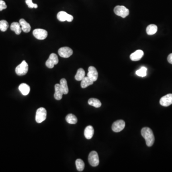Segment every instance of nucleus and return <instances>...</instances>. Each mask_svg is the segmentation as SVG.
<instances>
[{
    "label": "nucleus",
    "mask_w": 172,
    "mask_h": 172,
    "mask_svg": "<svg viewBox=\"0 0 172 172\" xmlns=\"http://www.w3.org/2000/svg\"><path fill=\"white\" fill-rule=\"evenodd\" d=\"M60 85L61 87V90L62 91L64 94H68L69 91L68 86L67 84V81L65 78H62L60 81Z\"/></svg>",
    "instance_id": "nucleus-19"
},
{
    "label": "nucleus",
    "mask_w": 172,
    "mask_h": 172,
    "mask_svg": "<svg viewBox=\"0 0 172 172\" xmlns=\"http://www.w3.org/2000/svg\"><path fill=\"white\" fill-rule=\"evenodd\" d=\"M88 160L92 167H96L99 165L100 160L98 153L94 150L91 151L88 155Z\"/></svg>",
    "instance_id": "nucleus-5"
},
{
    "label": "nucleus",
    "mask_w": 172,
    "mask_h": 172,
    "mask_svg": "<svg viewBox=\"0 0 172 172\" xmlns=\"http://www.w3.org/2000/svg\"><path fill=\"white\" fill-rule=\"evenodd\" d=\"M7 5L6 3L3 0H0V11L3 10L4 9L7 8Z\"/></svg>",
    "instance_id": "nucleus-29"
},
{
    "label": "nucleus",
    "mask_w": 172,
    "mask_h": 172,
    "mask_svg": "<svg viewBox=\"0 0 172 172\" xmlns=\"http://www.w3.org/2000/svg\"><path fill=\"white\" fill-rule=\"evenodd\" d=\"M160 104L164 107H168L172 104V94H168L161 98Z\"/></svg>",
    "instance_id": "nucleus-12"
},
{
    "label": "nucleus",
    "mask_w": 172,
    "mask_h": 172,
    "mask_svg": "<svg viewBox=\"0 0 172 172\" xmlns=\"http://www.w3.org/2000/svg\"><path fill=\"white\" fill-rule=\"evenodd\" d=\"M85 77V72L84 69L81 68L78 70L75 76V78L76 81H81L83 78Z\"/></svg>",
    "instance_id": "nucleus-23"
},
{
    "label": "nucleus",
    "mask_w": 172,
    "mask_h": 172,
    "mask_svg": "<svg viewBox=\"0 0 172 172\" xmlns=\"http://www.w3.org/2000/svg\"><path fill=\"white\" fill-rule=\"evenodd\" d=\"M141 134L144 138L147 146L150 147L154 144L155 139L154 133L150 128L149 127L143 128L141 130Z\"/></svg>",
    "instance_id": "nucleus-1"
},
{
    "label": "nucleus",
    "mask_w": 172,
    "mask_h": 172,
    "mask_svg": "<svg viewBox=\"0 0 172 172\" xmlns=\"http://www.w3.org/2000/svg\"><path fill=\"white\" fill-rule=\"evenodd\" d=\"M94 134V128L92 126H88L85 128L84 131V136L87 139L90 140L93 137Z\"/></svg>",
    "instance_id": "nucleus-15"
},
{
    "label": "nucleus",
    "mask_w": 172,
    "mask_h": 172,
    "mask_svg": "<svg viewBox=\"0 0 172 172\" xmlns=\"http://www.w3.org/2000/svg\"><path fill=\"white\" fill-rule=\"evenodd\" d=\"M93 82H94L91 81L88 77H85L81 81V87L83 88H86L88 86L92 85L93 84Z\"/></svg>",
    "instance_id": "nucleus-21"
},
{
    "label": "nucleus",
    "mask_w": 172,
    "mask_h": 172,
    "mask_svg": "<svg viewBox=\"0 0 172 172\" xmlns=\"http://www.w3.org/2000/svg\"><path fill=\"white\" fill-rule=\"evenodd\" d=\"M58 63V58L56 54L52 53L49 57L46 62L45 65L48 68H53L55 65L57 64Z\"/></svg>",
    "instance_id": "nucleus-6"
},
{
    "label": "nucleus",
    "mask_w": 172,
    "mask_h": 172,
    "mask_svg": "<svg viewBox=\"0 0 172 172\" xmlns=\"http://www.w3.org/2000/svg\"><path fill=\"white\" fill-rule=\"evenodd\" d=\"M55 92L54 94L55 99L58 101L61 100L64 94L62 91L61 90L60 84H56L55 86Z\"/></svg>",
    "instance_id": "nucleus-14"
},
{
    "label": "nucleus",
    "mask_w": 172,
    "mask_h": 172,
    "mask_svg": "<svg viewBox=\"0 0 172 172\" xmlns=\"http://www.w3.org/2000/svg\"><path fill=\"white\" fill-rule=\"evenodd\" d=\"M19 90L20 91L22 94L26 96L29 93L30 91V88L29 86L25 83H22L19 86Z\"/></svg>",
    "instance_id": "nucleus-17"
},
{
    "label": "nucleus",
    "mask_w": 172,
    "mask_h": 172,
    "mask_svg": "<svg viewBox=\"0 0 172 172\" xmlns=\"http://www.w3.org/2000/svg\"><path fill=\"white\" fill-rule=\"evenodd\" d=\"M10 29L12 31H13L16 35H20L21 33L22 30L20 24L17 22H14L11 24Z\"/></svg>",
    "instance_id": "nucleus-18"
},
{
    "label": "nucleus",
    "mask_w": 172,
    "mask_h": 172,
    "mask_svg": "<svg viewBox=\"0 0 172 172\" xmlns=\"http://www.w3.org/2000/svg\"><path fill=\"white\" fill-rule=\"evenodd\" d=\"M144 53L142 50H137L130 55V59L132 61H137L140 60L143 56Z\"/></svg>",
    "instance_id": "nucleus-13"
},
{
    "label": "nucleus",
    "mask_w": 172,
    "mask_h": 172,
    "mask_svg": "<svg viewBox=\"0 0 172 172\" xmlns=\"http://www.w3.org/2000/svg\"><path fill=\"white\" fill-rule=\"evenodd\" d=\"M157 26L154 24H152L147 26L146 28V33L147 35H153L155 34L157 31Z\"/></svg>",
    "instance_id": "nucleus-20"
},
{
    "label": "nucleus",
    "mask_w": 172,
    "mask_h": 172,
    "mask_svg": "<svg viewBox=\"0 0 172 172\" xmlns=\"http://www.w3.org/2000/svg\"><path fill=\"white\" fill-rule=\"evenodd\" d=\"M47 118V111L44 108H40L36 111L35 115V121L36 122L40 124L44 121Z\"/></svg>",
    "instance_id": "nucleus-3"
},
{
    "label": "nucleus",
    "mask_w": 172,
    "mask_h": 172,
    "mask_svg": "<svg viewBox=\"0 0 172 172\" xmlns=\"http://www.w3.org/2000/svg\"><path fill=\"white\" fill-rule=\"evenodd\" d=\"M76 167L78 171L79 172H82L84 170L85 168V164L82 160L81 159H78L76 161Z\"/></svg>",
    "instance_id": "nucleus-25"
},
{
    "label": "nucleus",
    "mask_w": 172,
    "mask_h": 172,
    "mask_svg": "<svg viewBox=\"0 0 172 172\" xmlns=\"http://www.w3.org/2000/svg\"><path fill=\"white\" fill-rule=\"evenodd\" d=\"M33 34L38 39L44 40L47 38L48 33L45 30L43 29H35L33 31Z\"/></svg>",
    "instance_id": "nucleus-7"
},
{
    "label": "nucleus",
    "mask_w": 172,
    "mask_h": 172,
    "mask_svg": "<svg viewBox=\"0 0 172 172\" xmlns=\"http://www.w3.org/2000/svg\"><path fill=\"white\" fill-rule=\"evenodd\" d=\"M88 103L90 105L97 108L101 107V103L100 100L96 99V98H91L89 99L88 101Z\"/></svg>",
    "instance_id": "nucleus-24"
},
{
    "label": "nucleus",
    "mask_w": 172,
    "mask_h": 172,
    "mask_svg": "<svg viewBox=\"0 0 172 172\" xmlns=\"http://www.w3.org/2000/svg\"><path fill=\"white\" fill-rule=\"evenodd\" d=\"M167 60L169 63L172 64V53L169 55V56H168Z\"/></svg>",
    "instance_id": "nucleus-30"
},
{
    "label": "nucleus",
    "mask_w": 172,
    "mask_h": 172,
    "mask_svg": "<svg viewBox=\"0 0 172 172\" xmlns=\"http://www.w3.org/2000/svg\"><path fill=\"white\" fill-rule=\"evenodd\" d=\"M125 126V122L124 121L120 120L115 121L112 125V130L115 133H119L124 130Z\"/></svg>",
    "instance_id": "nucleus-10"
},
{
    "label": "nucleus",
    "mask_w": 172,
    "mask_h": 172,
    "mask_svg": "<svg viewBox=\"0 0 172 172\" xmlns=\"http://www.w3.org/2000/svg\"><path fill=\"white\" fill-rule=\"evenodd\" d=\"M88 71L87 77L93 82L96 81L98 78V72L96 68L93 66H91L88 68Z\"/></svg>",
    "instance_id": "nucleus-11"
},
{
    "label": "nucleus",
    "mask_w": 172,
    "mask_h": 172,
    "mask_svg": "<svg viewBox=\"0 0 172 172\" xmlns=\"http://www.w3.org/2000/svg\"><path fill=\"white\" fill-rule=\"evenodd\" d=\"M146 72H147V68L145 67H143L140 69L136 71V74L139 77H144L146 76Z\"/></svg>",
    "instance_id": "nucleus-27"
},
{
    "label": "nucleus",
    "mask_w": 172,
    "mask_h": 172,
    "mask_svg": "<svg viewBox=\"0 0 172 172\" xmlns=\"http://www.w3.org/2000/svg\"><path fill=\"white\" fill-rule=\"evenodd\" d=\"M66 120L68 123L71 124H75L78 122L77 118L73 114H69L68 115L66 116Z\"/></svg>",
    "instance_id": "nucleus-22"
},
{
    "label": "nucleus",
    "mask_w": 172,
    "mask_h": 172,
    "mask_svg": "<svg viewBox=\"0 0 172 172\" xmlns=\"http://www.w3.org/2000/svg\"><path fill=\"white\" fill-rule=\"evenodd\" d=\"M28 71V64L25 60L22 62L20 64L17 66L15 68V72L18 76L26 75Z\"/></svg>",
    "instance_id": "nucleus-2"
},
{
    "label": "nucleus",
    "mask_w": 172,
    "mask_h": 172,
    "mask_svg": "<svg viewBox=\"0 0 172 172\" xmlns=\"http://www.w3.org/2000/svg\"><path fill=\"white\" fill-rule=\"evenodd\" d=\"M9 27L8 22L5 20L0 21V30L2 32H5L7 30Z\"/></svg>",
    "instance_id": "nucleus-26"
},
{
    "label": "nucleus",
    "mask_w": 172,
    "mask_h": 172,
    "mask_svg": "<svg viewBox=\"0 0 172 172\" xmlns=\"http://www.w3.org/2000/svg\"><path fill=\"white\" fill-rule=\"evenodd\" d=\"M19 24H20L22 30L23 32L25 33H29L30 31L31 28L30 25L24 19H21L19 21Z\"/></svg>",
    "instance_id": "nucleus-16"
},
{
    "label": "nucleus",
    "mask_w": 172,
    "mask_h": 172,
    "mask_svg": "<svg viewBox=\"0 0 172 172\" xmlns=\"http://www.w3.org/2000/svg\"><path fill=\"white\" fill-rule=\"evenodd\" d=\"M57 18L59 21L64 22L66 21L71 22L73 20V16L66 13V12H59L57 15Z\"/></svg>",
    "instance_id": "nucleus-9"
},
{
    "label": "nucleus",
    "mask_w": 172,
    "mask_h": 172,
    "mask_svg": "<svg viewBox=\"0 0 172 172\" xmlns=\"http://www.w3.org/2000/svg\"><path fill=\"white\" fill-rule=\"evenodd\" d=\"M58 53L61 58H68L72 55L73 51L68 47H62L59 49Z\"/></svg>",
    "instance_id": "nucleus-8"
},
{
    "label": "nucleus",
    "mask_w": 172,
    "mask_h": 172,
    "mask_svg": "<svg viewBox=\"0 0 172 172\" xmlns=\"http://www.w3.org/2000/svg\"><path fill=\"white\" fill-rule=\"evenodd\" d=\"M114 12L117 15L123 18H125L129 15V9L124 6H117L114 9Z\"/></svg>",
    "instance_id": "nucleus-4"
},
{
    "label": "nucleus",
    "mask_w": 172,
    "mask_h": 172,
    "mask_svg": "<svg viewBox=\"0 0 172 172\" xmlns=\"http://www.w3.org/2000/svg\"><path fill=\"white\" fill-rule=\"evenodd\" d=\"M25 3L29 8H37L38 7V5L34 4L32 0H25Z\"/></svg>",
    "instance_id": "nucleus-28"
}]
</instances>
